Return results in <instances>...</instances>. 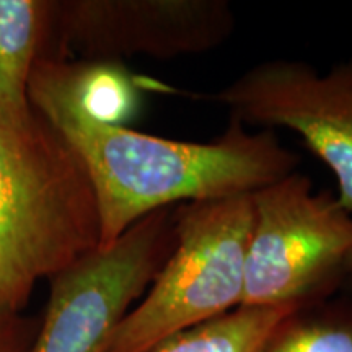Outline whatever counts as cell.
I'll use <instances>...</instances> for the list:
<instances>
[{"label": "cell", "instance_id": "cell-1", "mask_svg": "<svg viewBox=\"0 0 352 352\" xmlns=\"http://www.w3.org/2000/svg\"><path fill=\"white\" fill-rule=\"evenodd\" d=\"M28 96L85 166L100 215V246L162 209L253 195L297 171L298 157L274 132H252L235 120L210 142L158 138L96 120L78 103L65 57L38 60Z\"/></svg>", "mask_w": 352, "mask_h": 352}, {"label": "cell", "instance_id": "cell-2", "mask_svg": "<svg viewBox=\"0 0 352 352\" xmlns=\"http://www.w3.org/2000/svg\"><path fill=\"white\" fill-rule=\"evenodd\" d=\"M100 246V215L82 160L36 108L0 109V305L20 311L41 277Z\"/></svg>", "mask_w": 352, "mask_h": 352}, {"label": "cell", "instance_id": "cell-3", "mask_svg": "<svg viewBox=\"0 0 352 352\" xmlns=\"http://www.w3.org/2000/svg\"><path fill=\"white\" fill-rule=\"evenodd\" d=\"M253 222L252 195L173 208V250L104 352H152L241 307Z\"/></svg>", "mask_w": 352, "mask_h": 352}, {"label": "cell", "instance_id": "cell-4", "mask_svg": "<svg viewBox=\"0 0 352 352\" xmlns=\"http://www.w3.org/2000/svg\"><path fill=\"white\" fill-rule=\"evenodd\" d=\"M254 222L245 264V307H308L347 277L352 214L329 192L315 195L294 171L252 195Z\"/></svg>", "mask_w": 352, "mask_h": 352}, {"label": "cell", "instance_id": "cell-5", "mask_svg": "<svg viewBox=\"0 0 352 352\" xmlns=\"http://www.w3.org/2000/svg\"><path fill=\"white\" fill-rule=\"evenodd\" d=\"M173 245V208L162 209L51 276L46 314L28 352L107 351Z\"/></svg>", "mask_w": 352, "mask_h": 352}, {"label": "cell", "instance_id": "cell-6", "mask_svg": "<svg viewBox=\"0 0 352 352\" xmlns=\"http://www.w3.org/2000/svg\"><path fill=\"white\" fill-rule=\"evenodd\" d=\"M210 100L228 108L230 120L246 127L297 132L333 171L336 199L352 214V59L327 74L303 60H264Z\"/></svg>", "mask_w": 352, "mask_h": 352}, {"label": "cell", "instance_id": "cell-7", "mask_svg": "<svg viewBox=\"0 0 352 352\" xmlns=\"http://www.w3.org/2000/svg\"><path fill=\"white\" fill-rule=\"evenodd\" d=\"M235 26L227 0H82L56 3L54 10L63 47L90 60L202 54L222 46Z\"/></svg>", "mask_w": 352, "mask_h": 352}, {"label": "cell", "instance_id": "cell-8", "mask_svg": "<svg viewBox=\"0 0 352 352\" xmlns=\"http://www.w3.org/2000/svg\"><path fill=\"white\" fill-rule=\"evenodd\" d=\"M54 10L51 2L0 0V109L10 116L32 113L30 78L54 32Z\"/></svg>", "mask_w": 352, "mask_h": 352}, {"label": "cell", "instance_id": "cell-9", "mask_svg": "<svg viewBox=\"0 0 352 352\" xmlns=\"http://www.w3.org/2000/svg\"><path fill=\"white\" fill-rule=\"evenodd\" d=\"M297 308L241 305L176 334L152 352H258L272 328Z\"/></svg>", "mask_w": 352, "mask_h": 352}, {"label": "cell", "instance_id": "cell-10", "mask_svg": "<svg viewBox=\"0 0 352 352\" xmlns=\"http://www.w3.org/2000/svg\"><path fill=\"white\" fill-rule=\"evenodd\" d=\"M258 352H352V302L297 308L272 328Z\"/></svg>", "mask_w": 352, "mask_h": 352}, {"label": "cell", "instance_id": "cell-11", "mask_svg": "<svg viewBox=\"0 0 352 352\" xmlns=\"http://www.w3.org/2000/svg\"><path fill=\"white\" fill-rule=\"evenodd\" d=\"M72 85L80 107L96 120L126 126L138 111V85L118 60L72 63Z\"/></svg>", "mask_w": 352, "mask_h": 352}, {"label": "cell", "instance_id": "cell-12", "mask_svg": "<svg viewBox=\"0 0 352 352\" xmlns=\"http://www.w3.org/2000/svg\"><path fill=\"white\" fill-rule=\"evenodd\" d=\"M28 336L30 327L20 311L0 305V352H25Z\"/></svg>", "mask_w": 352, "mask_h": 352}, {"label": "cell", "instance_id": "cell-13", "mask_svg": "<svg viewBox=\"0 0 352 352\" xmlns=\"http://www.w3.org/2000/svg\"><path fill=\"white\" fill-rule=\"evenodd\" d=\"M346 274H347V277H351V279H352V253H351V256H349V259H347V266H346Z\"/></svg>", "mask_w": 352, "mask_h": 352}]
</instances>
